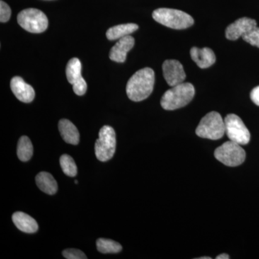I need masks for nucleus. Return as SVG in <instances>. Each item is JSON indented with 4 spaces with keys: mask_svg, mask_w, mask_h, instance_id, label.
I'll return each instance as SVG.
<instances>
[{
    "mask_svg": "<svg viewBox=\"0 0 259 259\" xmlns=\"http://www.w3.org/2000/svg\"><path fill=\"white\" fill-rule=\"evenodd\" d=\"M155 74L151 68H144L135 73L127 81L126 93L130 100L141 102L151 95L154 86Z\"/></svg>",
    "mask_w": 259,
    "mask_h": 259,
    "instance_id": "obj_1",
    "label": "nucleus"
},
{
    "mask_svg": "<svg viewBox=\"0 0 259 259\" xmlns=\"http://www.w3.org/2000/svg\"><path fill=\"white\" fill-rule=\"evenodd\" d=\"M195 90L191 83H182L172 87L163 94L161 105L164 110H175L188 105L194 98Z\"/></svg>",
    "mask_w": 259,
    "mask_h": 259,
    "instance_id": "obj_2",
    "label": "nucleus"
},
{
    "mask_svg": "<svg viewBox=\"0 0 259 259\" xmlns=\"http://www.w3.org/2000/svg\"><path fill=\"white\" fill-rule=\"evenodd\" d=\"M152 16L158 23L176 30L190 28L194 23L191 15L181 10L169 8H159L154 10Z\"/></svg>",
    "mask_w": 259,
    "mask_h": 259,
    "instance_id": "obj_3",
    "label": "nucleus"
},
{
    "mask_svg": "<svg viewBox=\"0 0 259 259\" xmlns=\"http://www.w3.org/2000/svg\"><path fill=\"white\" fill-rule=\"evenodd\" d=\"M196 134L202 139L213 141L222 139L226 134L225 121L218 112H209L199 122Z\"/></svg>",
    "mask_w": 259,
    "mask_h": 259,
    "instance_id": "obj_4",
    "label": "nucleus"
},
{
    "mask_svg": "<svg viewBox=\"0 0 259 259\" xmlns=\"http://www.w3.org/2000/svg\"><path fill=\"white\" fill-rule=\"evenodd\" d=\"M116 149V134L111 126L100 129L99 139L95 143V155L99 161L105 162L113 157Z\"/></svg>",
    "mask_w": 259,
    "mask_h": 259,
    "instance_id": "obj_5",
    "label": "nucleus"
},
{
    "mask_svg": "<svg viewBox=\"0 0 259 259\" xmlns=\"http://www.w3.org/2000/svg\"><path fill=\"white\" fill-rule=\"evenodd\" d=\"M18 22L22 28L32 33L44 32L49 26L47 15L35 8H28L20 12L18 15Z\"/></svg>",
    "mask_w": 259,
    "mask_h": 259,
    "instance_id": "obj_6",
    "label": "nucleus"
},
{
    "mask_svg": "<svg viewBox=\"0 0 259 259\" xmlns=\"http://www.w3.org/2000/svg\"><path fill=\"white\" fill-rule=\"evenodd\" d=\"M245 151L241 145L229 141L216 148L214 157L223 164L228 166H238L245 159Z\"/></svg>",
    "mask_w": 259,
    "mask_h": 259,
    "instance_id": "obj_7",
    "label": "nucleus"
},
{
    "mask_svg": "<svg viewBox=\"0 0 259 259\" xmlns=\"http://www.w3.org/2000/svg\"><path fill=\"white\" fill-rule=\"evenodd\" d=\"M226 134L230 141L241 145L248 144L250 139L249 131L243 120L235 114H229L225 118Z\"/></svg>",
    "mask_w": 259,
    "mask_h": 259,
    "instance_id": "obj_8",
    "label": "nucleus"
},
{
    "mask_svg": "<svg viewBox=\"0 0 259 259\" xmlns=\"http://www.w3.org/2000/svg\"><path fill=\"white\" fill-rule=\"evenodd\" d=\"M68 81L73 85V90L76 95L82 96L86 93L88 84L81 76V64L77 58H73L68 62L66 69Z\"/></svg>",
    "mask_w": 259,
    "mask_h": 259,
    "instance_id": "obj_9",
    "label": "nucleus"
},
{
    "mask_svg": "<svg viewBox=\"0 0 259 259\" xmlns=\"http://www.w3.org/2000/svg\"><path fill=\"white\" fill-rule=\"evenodd\" d=\"M163 77L170 87H175L184 82L186 79V74L183 66L180 61L168 59L163 62Z\"/></svg>",
    "mask_w": 259,
    "mask_h": 259,
    "instance_id": "obj_10",
    "label": "nucleus"
},
{
    "mask_svg": "<svg viewBox=\"0 0 259 259\" xmlns=\"http://www.w3.org/2000/svg\"><path fill=\"white\" fill-rule=\"evenodd\" d=\"M257 26L256 21L253 19L242 18L231 24L226 30V38L230 40H236L243 37Z\"/></svg>",
    "mask_w": 259,
    "mask_h": 259,
    "instance_id": "obj_11",
    "label": "nucleus"
},
{
    "mask_svg": "<svg viewBox=\"0 0 259 259\" xmlns=\"http://www.w3.org/2000/svg\"><path fill=\"white\" fill-rule=\"evenodd\" d=\"M10 88L20 101L30 103L35 98V91L30 84L20 76H15L10 81Z\"/></svg>",
    "mask_w": 259,
    "mask_h": 259,
    "instance_id": "obj_12",
    "label": "nucleus"
},
{
    "mask_svg": "<svg viewBox=\"0 0 259 259\" xmlns=\"http://www.w3.org/2000/svg\"><path fill=\"white\" fill-rule=\"evenodd\" d=\"M135 39L131 35L119 39L118 42L112 48L110 52V59L117 63H123L126 60L127 53L134 48Z\"/></svg>",
    "mask_w": 259,
    "mask_h": 259,
    "instance_id": "obj_13",
    "label": "nucleus"
},
{
    "mask_svg": "<svg viewBox=\"0 0 259 259\" xmlns=\"http://www.w3.org/2000/svg\"><path fill=\"white\" fill-rule=\"evenodd\" d=\"M190 55L192 60L201 69H207L210 67L216 61V56L212 49L209 48L193 47L191 49Z\"/></svg>",
    "mask_w": 259,
    "mask_h": 259,
    "instance_id": "obj_14",
    "label": "nucleus"
},
{
    "mask_svg": "<svg viewBox=\"0 0 259 259\" xmlns=\"http://www.w3.org/2000/svg\"><path fill=\"white\" fill-rule=\"evenodd\" d=\"M59 129L61 137L65 142L72 145H78L79 143V133L76 126L66 119L59 121Z\"/></svg>",
    "mask_w": 259,
    "mask_h": 259,
    "instance_id": "obj_15",
    "label": "nucleus"
},
{
    "mask_svg": "<svg viewBox=\"0 0 259 259\" xmlns=\"http://www.w3.org/2000/svg\"><path fill=\"white\" fill-rule=\"evenodd\" d=\"M13 221L20 231L26 233H34L38 230V225L35 220L26 213L15 212L13 215Z\"/></svg>",
    "mask_w": 259,
    "mask_h": 259,
    "instance_id": "obj_16",
    "label": "nucleus"
},
{
    "mask_svg": "<svg viewBox=\"0 0 259 259\" xmlns=\"http://www.w3.org/2000/svg\"><path fill=\"white\" fill-rule=\"evenodd\" d=\"M35 182L37 187L45 193L53 195L57 192V182L54 177L48 172H40L35 178Z\"/></svg>",
    "mask_w": 259,
    "mask_h": 259,
    "instance_id": "obj_17",
    "label": "nucleus"
},
{
    "mask_svg": "<svg viewBox=\"0 0 259 259\" xmlns=\"http://www.w3.org/2000/svg\"><path fill=\"white\" fill-rule=\"evenodd\" d=\"M139 29V25L135 23L122 24L109 28L106 32L107 38L110 40H119L122 37L131 35Z\"/></svg>",
    "mask_w": 259,
    "mask_h": 259,
    "instance_id": "obj_18",
    "label": "nucleus"
},
{
    "mask_svg": "<svg viewBox=\"0 0 259 259\" xmlns=\"http://www.w3.org/2000/svg\"><path fill=\"white\" fill-rule=\"evenodd\" d=\"M17 154L22 161H28L33 154V147L30 139L27 136H22L18 141Z\"/></svg>",
    "mask_w": 259,
    "mask_h": 259,
    "instance_id": "obj_19",
    "label": "nucleus"
},
{
    "mask_svg": "<svg viewBox=\"0 0 259 259\" xmlns=\"http://www.w3.org/2000/svg\"><path fill=\"white\" fill-rule=\"evenodd\" d=\"M97 248L102 253H117L122 249L120 243L106 238L97 240Z\"/></svg>",
    "mask_w": 259,
    "mask_h": 259,
    "instance_id": "obj_20",
    "label": "nucleus"
},
{
    "mask_svg": "<svg viewBox=\"0 0 259 259\" xmlns=\"http://www.w3.org/2000/svg\"><path fill=\"white\" fill-rule=\"evenodd\" d=\"M60 165L65 175L75 177L77 175V166L74 159L67 154H64L60 158Z\"/></svg>",
    "mask_w": 259,
    "mask_h": 259,
    "instance_id": "obj_21",
    "label": "nucleus"
},
{
    "mask_svg": "<svg viewBox=\"0 0 259 259\" xmlns=\"http://www.w3.org/2000/svg\"><path fill=\"white\" fill-rule=\"evenodd\" d=\"M242 38L250 45L259 48V28L255 27L249 32L243 35Z\"/></svg>",
    "mask_w": 259,
    "mask_h": 259,
    "instance_id": "obj_22",
    "label": "nucleus"
},
{
    "mask_svg": "<svg viewBox=\"0 0 259 259\" xmlns=\"http://www.w3.org/2000/svg\"><path fill=\"white\" fill-rule=\"evenodd\" d=\"M65 258L67 259H87L88 257L81 250L70 248L64 250L62 253Z\"/></svg>",
    "mask_w": 259,
    "mask_h": 259,
    "instance_id": "obj_23",
    "label": "nucleus"
},
{
    "mask_svg": "<svg viewBox=\"0 0 259 259\" xmlns=\"http://www.w3.org/2000/svg\"><path fill=\"white\" fill-rule=\"evenodd\" d=\"M11 16V9L9 5L3 2L0 1V21L1 23H6L10 20Z\"/></svg>",
    "mask_w": 259,
    "mask_h": 259,
    "instance_id": "obj_24",
    "label": "nucleus"
},
{
    "mask_svg": "<svg viewBox=\"0 0 259 259\" xmlns=\"http://www.w3.org/2000/svg\"><path fill=\"white\" fill-rule=\"evenodd\" d=\"M250 99L253 103L259 106V86L253 89L250 93Z\"/></svg>",
    "mask_w": 259,
    "mask_h": 259,
    "instance_id": "obj_25",
    "label": "nucleus"
},
{
    "mask_svg": "<svg viewBox=\"0 0 259 259\" xmlns=\"http://www.w3.org/2000/svg\"><path fill=\"white\" fill-rule=\"evenodd\" d=\"M229 255L226 254V253H223V254L218 255L216 257V259H229Z\"/></svg>",
    "mask_w": 259,
    "mask_h": 259,
    "instance_id": "obj_26",
    "label": "nucleus"
},
{
    "mask_svg": "<svg viewBox=\"0 0 259 259\" xmlns=\"http://www.w3.org/2000/svg\"><path fill=\"white\" fill-rule=\"evenodd\" d=\"M198 259H211V257H200Z\"/></svg>",
    "mask_w": 259,
    "mask_h": 259,
    "instance_id": "obj_27",
    "label": "nucleus"
}]
</instances>
